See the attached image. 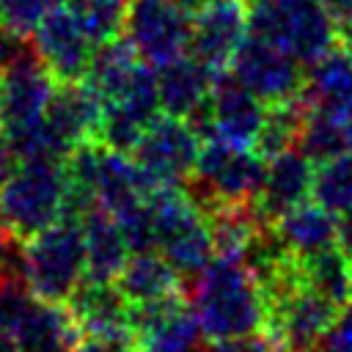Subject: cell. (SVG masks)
Here are the masks:
<instances>
[{
    "mask_svg": "<svg viewBox=\"0 0 352 352\" xmlns=\"http://www.w3.org/2000/svg\"><path fill=\"white\" fill-rule=\"evenodd\" d=\"M349 294H352V264H349Z\"/></svg>",
    "mask_w": 352,
    "mask_h": 352,
    "instance_id": "40",
    "label": "cell"
},
{
    "mask_svg": "<svg viewBox=\"0 0 352 352\" xmlns=\"http://www.w3.org/2000/svg\"><path fill=\"white\" fill-rule=\"evenodd\" d=\"M264 110L267 104L250 88H245L231 72L214 74L209 91V116L214 138L242 148H253Z\"/></svg>",
    "mask_w": 352,
    "mask_h": 352,
    "instance_id": "16",
    "label": "cell"
},
{
    "mask_svg": "<svg viewBox=\"0 0 352 352\" xmlns=\"http://www.w3.org/2000/svg\"><path fill=\"white\" fill-rule=\"evenodd\" d=\"M305 116H308V107L300 96L267 104L258 135H256V143H253V151L261 154L264 160H272V157H278L289 148H297Z\"/></svg>",
    "mask_w": 352,
    "mask_h": 352,
    "instance_id": "25",
    "label": "cell"
},
{
    "mask_svg": "<svg viewBox=\"0 0 352 352\" xmlns=\"http://www.w3.org/2000/svg\"><path fill=\"white\" fill-rule=\"evenodd\" d=\"M33 47L55 82L82 80L94 55V41L82 33L66 6L50 11L33 30Z\"/></svg>",
    "mask_w": 352,
    "mask_h": 352,
    "instance_id": "13",
    "label": "cell"
},
{
    "mask_svg": "<svg viewBox=\"0 0 352 352\" xmlns=\"http://www.w3.org/2000/svg\"><path fill=\"white\" fill-rule=\"evenodd\" d=\"M63 209V162L16 160L0 184V228L30 239L41 228L60 220Z\"/></svg>",
    "mask_w": 352,
    "mask_h": 352,
    "instance_id": "2",
    "label": "cell"
},
{
    "mask_svg": "<svg viewBox=\"0 0 352 352\" xmlns=\"http://www.w3.org/2000/svg\"><path fill=\"white\" fill-rule=\"evenodd\" d=\"M66 308L77 322L80 333H102L129 327L132 302L121 294L116 280L82 278L66 297Z\"/></svg>",
    "mask_w": 352,
    "mask_h": 352,
    "instance_id": "19",
    "label": "cell"
},
{
    "mask_svg": "<svg viewBox=\"0 0 352 352\" xmlns=\"http://www.w3.org/2000/svg\"><path fill=\"white\" fill-rule=\"evenodd\" d=\"M126 3L129 0H66V8L96 47L124 33Z\"/></svg>",
    "mask_w": 352,
    "mask_h": 352,
    "instance_id": "29",
    "label": "cell"
},
{
    "mask_svg": "<svg viewBox=\"0 0 352 352\" xmlns=\"http://www.w3.org/2000/svg\"><path fill=\"white\" fill-rule=\"evenodd\" d=\"M311 190H314V162L300 148H289L267 160L261 187L253 195L250 206L264 226H272L289 209L308 201Z\"/></svg>",
    "mask_w": 352,
    "mask_h": 352,
    "instance_id": "14",
    "label": "cell"
},
{
    "mask_svg": "<svg viewBox=\"0 0 352 352\" xmlns=\"http://www.w3.org/2000/svg\"><path fill=\"white\" fill-rule=\"evenodd\" d=\"M11 330L16 333L22 352H72L82 336L66 302H50L38 297L30 300Z\"/></svg>",
    "mask_w": 352,
    "mask_h": 352,
    "instance_id": "18",
    "label": "cell"
},
{
    "mask_svg": "<svg viewBox=\"0 0 352 352\" xmlns=\"http://www.w3.org/2000/svg\"><path fill=\"white\" fill-rule=\"evenodd\" d=\"M324 6V11L330 14L338 38L352 33V0H319Z\"/></svg>",
    "mask_w": 352,
    "mask_h": 352,
    "instance_id": "35",
    "label": "cell"
},
{
    "mask_svg": "<svg viewBox=\"0 0 352 352\" xmlns=\"http://www.w3.org/2000/svg\"><path fill=\"white\" fill-rule=\"evenodd\" d=\"M129 327L138 352H201L204 330L184 292L132 305Z\"/></svg>",
    "mask_w": 352,
    "mask_h": 352,
    "instance_id": "9",
    "label": "cell"
},
{
    "mask_svg": "<svg viewBox=\"0 0 352 352\" xmlns=\"http://www.w3.org/2000/svg\"><path fill=\"white\" fill-rule=\"evenodd\" d=\"M14 165H16V154H14L11 143H8V138L0 132V184H3L6 176L14 170Z\"/></svg>",
    "mask_w": 352,
    "mask_h": 352,
    "instance_id": "37",
    "label": "cell"
},
{
    "mask_svg": "<svg viewBox=\"0 0 352 352\" xmlns=\"http://www.w3.org/2000/svg\"><path fill=\"white\" fill-rule=\"evenodd\" d=\"M55 77L41 63L36 47L0 72V132L11 140L33 132L44 121V110Z\"/></svg>",
    "mask_w": 352,
    "mask_h": 352,
    "instance_id": "7",
    "label": "cell"
},
{
    "mask_svg": "<svg viewBox=\"0 0 352 352\" xmlns=\"http://www.w3.org/2000/svg\"><path fill=\"white\" fill-rule=\"evenodd\" d=\"M80 226H82V245H85V278L116 280V275L121 272V267L132 253L118 220L110 212L96 206L80 220Z\"/></svg>",
    "mask_w": 352,
    "mask_h": 352,
    "instance_id": "21",
    "label": "cell"
},
{
    "mask_svg": "<svg viewBox=\"0 0 352 352\" xmlns=\"http://www.w3.org/2000/svg\"><path fill=\"white\" fill-rule=\"evenodd\" d=\"M72 352H138V338H135L132 327L82 333Z\"/></svg>",
    "mask_w": 352,
    "mask_h": 352,
    "instance_id": "31",
    "label": "cell"
},
{
    "mask_svg": "<svg viewBox=\"0 0 352 352\" xmlns=\"http://www.w3.org/2000/svg\"><path fill=\"white\" fill-rule=\"evenodd\" d=\"M173 3H176V6L182 8V11H187V14L192 16V14H198V11L204 8V6H209L212 0H173Z\"/></svg>",
    "mask_w": 352,
    "mask_h": 352,
    "instance_id": "39",
    "label": "cell"
},
{
    "mask_svg": "<svg viewBox=\"0 0 352 352\" xmlns=\"http://www.w3.org/2000/svg\"><path fill=\"white\" fill-rule=\"evenodd\" d=\"M297 148L314 162H324L336 154L349 151L346 148V116L336 113H322V110H308L305 124L300 129Z\"/></svg>",
    "mask_w": 352,
    "mask_h": 352,
    "instance_id": "27",
    "label": "cell"
},
{
    "mask_svg": "<svg viewBox=\"0 0 352 352\" xmlns=\"http://www.w3.org/2000/svg\"><path fill=\"white\" fill-rule=\"evenodd\" d=\"M300 99L308 110L352 116V47L336 41L322 58L308 63Z\"/></svg>",
    "mask_w": 352,
    "mask_h": 352,
    "instance_id": "17",
    "label": "cell"
},
{
    "mask_svg": "<svg viewBox=\"0 0 352 352\" xmlns=\"http://www.w3.org/2000/svg\"><path fill=\"white\" fill-rule=\"evenodd\" d=\"M228 72L250 88L264 104L283 102L300 96L302 80H305V63L289 55L286 50L261 41L248 33V38L239 44Z\"/></svg>",
    "mask_w": 352,
    "mask_h": 352,
    "instance_id": "10",
    "label": "cell"
},
{
    "mask_svg": "<svg viewBox=\"0 0 352 352\" xmlns=\"http://www.w3.org/2000/svg\"><path fill=\"white\" fill-rule=\"evenodd\" d=\"M99 124L102 99L85 80L55 82L44 110V126L66 151H72L80 143L96 140Z\"/></svg>",
    "mask_w": 352,
    "mask_h": 352,
    "instance_id": "15",
    "label": "cell"
},
{
    "mask_svg": "<svg viewBox=\"0 0 352 352\" xmlns=\"http://www.w3.org/2000/svg\"><path fill=\"white\" fill-rule=\"evenodd\" d=\"M311 198L333 214H341L346 206H352V151L336 154L314 168Z\"/></svg>",
    "mask_w": 352,
    "mask_h": 352,
    "instance_id": "28",
    "label": "cell"
},
{
    "mask_svg": "<svg viewBox=\"0 0 352 352\" xmlns=\"http://www.w3.org/2000/svg\"><path fill=\"white\" fill-rule=\"evenodd\" d=\"M338 248L352 258V206L338 214Z\"/></svg>",
    "mask_w": 352,
    "mask_h": 352,
    "instance_id": "36",
    "label": "cell"
},
{
    "mask_svg": "<svg viewBox=\"0 0 352 352\" xmlns=\"http://www.w3.org/2000/svg\"><path fill=\"white\" fill-rule=\"evenodd\" d=\"M198 148L201 140L184 118L160 113L140 135L129 157L135 160L143 179L154 190L165 184H184L195 168Z\"/></svg>",
    "mask_w": 352,
    "mask_h": 352,
    "instance_id": "6",
    "label": "cell"
},
{
    "mask_svg": "<svg viewBox=\"0 0 352 352\" xmlns=\"http://www.w3.org/2000/svg\"><path fill=\"white\" fill-rule=\"evenodd\" d=\"M336 311L338 302L311 286H300L294 294L267 308L264 330L275 338L280 352H319Z\"/></svg>",
    "mask_w": 352,
    "mask_h": 352,
    "instance_id": "11",
    "label": "cell"
},
{
    "mask_svg": "<svg viewBox=\"0 0 352 352\" xmlns=\"http://www.w3.org/2000/svg\"><path fill=\"white\" fill-rule=\"evenodd\" d=\"M267 160L253 148L209 138L198 148L192 173L184 182V190L206 214L220 204H245L261 187Z\"/></svg>",
    "mask_w": 352,
    "mask_h": 352,
    "instance_id": "3",
    "label": "cell"
},
{
    "mask_svg": "<svg viewBox=\"0 0 352 352\" xmlns=\"http://www.w3.org/2000/svg\"><path fill=\"white\" fill-rule=\"evenodd\" d=\"M206 223H209L214 256L236 258V261H242L248 245L253 242V236L264 226L256 217L250 201H245V204H220L212 212H206Z\"/></svg>",
    "mask_w": 352,
    "mask_h": 352,
    "instance_id": "24",
    "label": "cell"
},
{
    "mask_svg": "<svg viewBox=\"0 0 352 352\" xmlns=\"http://www.w3.org/2000/svg\"><path fill=\"white\" fill-rule=\"evenodd\" d=\"M349 264H352V258L336 245L327 250L311 253V256H300L305 286L316 289L319 294L330 297L338 305L352 297L349 294Z\"/></svg>",
    "mask_w": 352,
    "mask_h": 352,
    "instance_id": "26",
    "label": "cell"
},
{
    "mask_svg": "<svg viewBox=\"0 0 352 352\" xmlns=\"http://www.w3.org/2000/svg\"><path fill=\"white\" fill-rule=\"evenodd\" d=\"M184 289L206 341L214 344L264 330V297L258 280L242 261L214 256Z\"/></svg>",
    "mask_w": 352,
    "mask_h": 352,
    "instance_id": "1",
    "label": "cell"
},
{
    "mask_svg": "<svg viewBox=\"0 0 352 352\" xmlns=\"http://www.w3.org/2000/svg\"><path fill=\"white\" fill-rule=\"evenodd\" d=\"M319 352H352V300L338 305L336 319L319 344Z\"/></svg>",
    "mask_w": 352,
    "mask_h": 352,
    "instance_id": "33",
    "label": "cell"
},
{
    "mask_svg": "<svg viewBox=\"0 0 352 352\" xmlns=\"http://www.w3.org/2000/svg\"><path fill=\"white\" fill-rule=\"evenodd\" d=\"M60 6H66V0H0V28L30 38L41 19Z\"/></svg>",
    "mask_w": 352,
    "mask_h": 352,
    "instance_id": "30",
    "label": "cell"
},
{
    "mask_svg": "<svg viewBox=\"0 0 352 352\" xmlns=\"http://www.w3.org/2000/svg\"><path fill=\"white\" fill-rule=\"evenodd\" d=\"M190 14L173 0H129L124 16V38L148 66H162L187 52Z\"/></svg>",
    "mask_w": 352,
    "mask_h": 352,
    "instance_id": "8",
    "label": "cell"
},
{
    "mask_svg": "<svg viewBox=\"0 0 352 352\" xmlns=\"http://www.w3.org/2000/svg\"><path fill=\"white\" fill-rule=\"evenodd\" d=\"M33 297L36 294L25 283H14V280H3L0 278V324L14 327Z\"/></svg>",
    "mask_w": 352,
    "mask_h": 352,
    "instance_id": "32",
    "label": "cell"
},
{
    "mask_svg": "<svg viewBox=\"0 0 352 352\" xmlns=\"http://www.w3.org/2000/svg\"><path fill=\"white\" fill-rule=\"evenodd\" d=\"M272 226L294 256H311L338 245V214L316 201H302Z\"/></svg>",
    "mask_w": 352,
    "mask_h": 352,
    "instance_id": "22",
    "label": "cell"
},
{
    "mask_svg": "<svg viewBox=\"0 0 352 352\" xmlns=\"http://www.w3.org/2000/svg\"><path fill=\"white\" fill-rule=\"evenodd\" d=\"M209 352H280V346L275 344V338L267 330H256V333H248V336L214 341Z\"/></svg>",
    "mask_w": 352,
    "mask_h": 352,
    "instance_id": "34",
    "label": "cell"
},
{
    "mask_svg": "<svg viewBox=\"0 0 352 352\" xmlns=\"http://www.w3.org/2000/svg\"><path fill=\"white\" fill-rule=\"evenodd\" d=\"M85 278L82 226L77 220H55L25 239V283L38 300L66 302Z\"/></svg>",
    "mask_w": 352,
    "mask_h": 352,
    "instance_id": "5",
    "label": "cell"
},
{
    "mask_svg": "<svg viewBox=\"0 0 352 352\" xmlns=\"http://www.w3.org/2000/svg\"><path fill=\"white\" fill-rule=\"evenodd\" d=\"M157 72V96H160V107L168 116L176 118H187L195 107H201L212 91V80L214 74L198 63L190 52L162 63L154 69Z\"/></svg>",
    "mask_w": 352,
    "mask_h": 352,
    "instance_id": "20",
    "label": "cell"
},
{
    "mask_svg": "<svg viewBox=\"0 0 352 352\" xmlns=\"http://www.w3.org/2000/svg\"><path fill=\"white\" fill-rule=\"evenodd\" d=\"M0 352H22L16 333L11 327H6V324H0Z\"/></svg>",
    "mask_w": 352,
    "mask_h": 352,
    "instance_id": "38",
    "label": "cell"
},
{
    "mask_svg": "<svg viewBox=\"0 0 352 352\" xmlns=\"http://www.w3.org/2000/svg\"><path fill=\"white\" fill-rule=\"evenodd\" d=\"M250 6L248 0H212L190 19L187 52L212 74L226 72L248 38Z\"/></svg>",
    "mask_w": 352,
    "mask_h": 352,
    "instance_id": "12",
    "label": "cell"
},
{
    "mask_svg": "<svg viewBox=\"0 0 352 352\" xmlns=\"http://www.w3.org/2000/svg\"><path fill=\"white\" fill-rule=\"evenodd\" d=\"M248 33L286 50L305 66L338 41L336 25L319 0H248Z\"/></svg>",
    "mask_w": 352,
    "mask_h": 352,
    "instance_id": "4",
    "label": "cell"
},
{
    "mask_svg": "<svg viewBox=\"0 0 352 352\" xmlns=\"http://www.w3.org/2000/svg\"><path fill=\"white\" fill-rule=\"evenodd\" d=\"M116 286L132 305H138L182 292L184 280L160 250H140V253H129L126 264L116 275Z\"/></svg>",
    "mask_w": 352,
    "mask_h": 352,
    "instance_id": "23",
    "label": "cell"
}]
</instances>
